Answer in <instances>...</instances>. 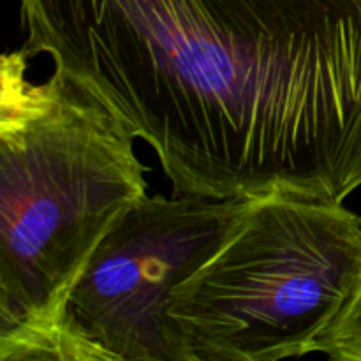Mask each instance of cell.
I'll return each instance as SVG.
<instances>
[{"label": "cell", "instance_id": "obj_4", "mask_svg": "<svg viewBox=\"0 0 361 361\" xmlns=\"http://www.w3.org/2000/svg\"><path fill=\"white\" fill-rule=\"evenodd\" d=\"M250 197L145 196L99 243L71 291L56 361H187L173 289L215 252Z\"/></svg>", "mask_w": 361, "mask_h": 361}, {"label": "cell", "instance_id": "obj_5", "mask_svg": "<svg viewBox=\"0 0 361 361\" xmlns=\"http://www.w3.org/2000/svg\"><path fill=\"white\" fill-rule=\"evenodd\" d=\"M314 353L330 360L361 361V274L337 319L314 344Z\"/></svg>", "mask_w": 361, "mask_h": 361}, {"label": "cell", "instance_id": "obj_2", "mask_svg": "<svg viewBox=\"0 0 361 361\" xmlns=\"http://www.w3.org/2000/svg\"><path fill=\"white\" fill-rule=\"evenodd\" d=\"M30 56H2L0 360H56L71 291L99 243L147 196L134 137L104 106Z\"/></svg>", "mask_w": 361, "mask_h": 361}, {"label": "cell", "instance_id": "obj_3", "mask_svg": "<svg viewBox=\"0 0 361 361\" xmlns=\"http://www.w3.org/2000/svg\"><path fill=\"white\" fill-rule=\"evenodd\" d=\"M361 274V217L291 192L249 200L215 252L171 295L187 361L314 355Z\"/></svg>", "mask_w": 361, "mask_h": 361}, {"label": "cell", "instance_id": "obj_1", "mask_svg": "<svg viewBox=\"0 0 361 361\" xmlns=\"http://www.w3.org/2000/svg\"><path fill=\"white\" fill-rule=\"evenodd\" d=\"M20 28L155 152L171 196L361 187V0H20Z\"/></svg>", "mask_w": 361, "mask_h": 361}]
</instances>
